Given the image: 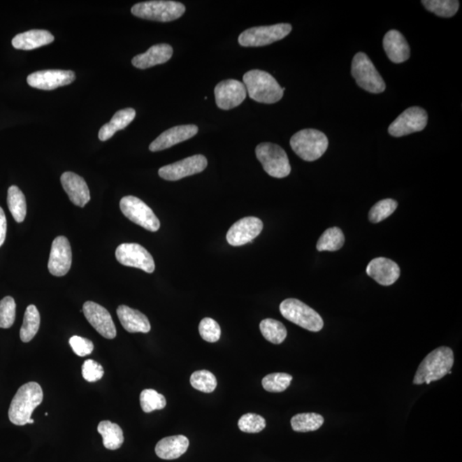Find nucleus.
I'll return each instance as SVG.
<instances>
[{
  "mask_svg": "<svg viewBox=\"0 0 462 462\" xmlns=\"http://www.w3.org/2000/svg\"><path fill=\"white\" fill-rule=\"evenodd\" d=\"M43 400V391L36 382H29L19 388L9 408V419L16 426H25L33 412Z\"/></svg>",
  "mask_w": 462,
  "mask_h": 462,
  "instance_id": "1",
  "label": "nucleus"
},
{
  "mask_svg": "<svg viewBox=\"0 0 462 462\" xmlns=\"http://www.w3.org/2000/svg\"><path fill=\"white\" fill-rule=\"evenodd\" d=\"M243 82L247 93L255 101L264 104H274L284 96V91L282 90V87L272 75L266 71L259 70L248 71L243 75Z\"/></svg>",
  "mask_w": 462,
  "mask_h": 462,
  "instance_id": "2",
  "label": "nucleus"
},
{
  "mask_svg": "<svg viewBox=\"0 0 462 462\" xmlns=\"http://www.w3.org/2000/svg\"><path fill=\"white\" fill-rule=\"evenodd\" d=\"M454 353L449 347H440L424 359L415 373L414 384H429L431 382L442 379L452 371Z\"/></svg>",
  "mask_w": 462,
  "mask_h": 462,
  "instance_id": "3",
  "label": "nucleus"
},
{
  "mask_svg": "<svg viewBox=\"0 0 462 462\" xmlns=\"http://www.w3.org/2000/svg\"><path fill=\"white\" fill-rule=\"evenodd\" d=\"M329 145L327 136L314 129L297 132L290 139L293 151L305 161L312 162L322 158Z\"/></svg>",
  "mask_w": 462,
  "mask_h": 462,
  "instance_id": "4",
  "label": "nucleus"
},
{
  "mask_svg": "<svg viewBox=\"0 0 462 462\" xmlns=\"http://www.w3.org/2000/svg\"><path fill=\"white\" fill-rule=\"evenodd\" d=\"M185 10L180 2L154 0L136 3L132 7L131 13L141 19L166 22L177 20L185 14Z\"/></svg>",
  "mask_w": 462,
  "mask_h": 462,
  "instance_id": "5",
  "label": "nucleus"
},
{
  "mask_svg": "<svg viewBox=\"0 0 462 462\" xmlns=\"http://www.w3.org/2000/svg\"><path fill=\"white\" fill-rule=\"evenodd\" d=\"M280 312L289 322L312 332L322 331L324 322L318 312L297 299H286L280 304Z\"/></svg>",
  "mask_w": 462,
  "mask_h": 462,
  "instance_id": "6",
  "label": "nucleus"
},
{
  "mask_svg": "<svg viewBox=\"0 0 462 462\" xmlns=\"http://www.w3.org/2000/svg\"><path fill=\"white\" fill-rule=\"evenodd\" d=\"M351 73L359 86L372 94H380L387 89L383 78L364 52L355 55Z\"/></svg>",
  "mask_w": 462,
  "mask_h": 462,
  "instance_id": "7",
  "label": "nucleus"
},
{
  "mask_svg": "<svg viewBox=\"0 0 462 462\" xmlns=\"http://www.w3.org/2000/svg\"><path fill=\"white\" fill-rule=\"evenodd\" d=\"M256 157L270 177L284 178L288 177L291 166L286 152L277 144L264 143L256 147Z\"/></svg>",
  "mask_w": 462,
  "mask_h": 462,
  "instance_id": "8",
  "label": "nucleus"
},
{
  "mask_svg": "<svg viewBox=\"0 0 462 462\" xmlns=\"http://www.w3.org/2000/svg\"><path fill=\"white\" fill-rule=\"evenodd\" d=\"M291 30L292 26L289 24L254 27L240 34L238 42L245 48L264 47L284 39Z\"/></svg>",
  "mask_w": 462,
  "mask_h": 462,
  "instance_id": "9",
  "label": "nucleus"
},
{
  "mask_svg": "<svg viewBox=\"0 0 462 462\" xmlns=\"http://www.w3.org/2000/svg\"><path fill=\"white\" fill-rule=\"evenodd\" d=\"M120 209L124 215L133 223L145 230L156 232L160 228L157 217L146 203L135 196H125L120 201Z\"/></svg>",
  "mask_w": 462,
  "mask_h": 462,
  "instance_id": "10",
  "label": "nucleus"
},
{
  "mask_svg": "<svg viewBox=\"0 0 462 462\" xmlns=\"http://www.w3.org/2000/svg\"><path fill=\"white\" fill-rule=\"evenodd\" d=\"M428 122V115L425 110L414 106L404 110L400 115L389 125V133L394 137H402L425 129Z\"/></svg>",
  "mask_w": 462,
  "mask_h": 462,
  "instance_id": "11",
  "label": "nucleus"
},
{
  "mask_svg": "<svg viewBox=\"0 0 462 462\" xmlns=\"http://www.w3.org/2000/svg\"><path fill=\"white\" fill-rule=\"evenodd\" d=\"M116 258L120 264L135 267L147 273L155 270L154 258L149 252L137 243H123L116 250Z\"/></svg>",
  "mask_w": 462,
  "mask_h": 462,
  "instance_id": "12",
  "label": "nucleus"
},
{
  "mask_svg": "<svg viewBox=\"0 0 462 462\" xmlns=\"http://www.w3.org/2000/svg\"><path fill=\"white\" fill-rule=\"evenodd\" d=\"M207 166V158L197 154L160 168L159 175L167 181H178L189 175L202 173Z\"/></svg>",
  "mask_w": 462,
  "mask_h": 462,
  "instance_id": "13",
  "label": "nucleus"
},
{
  "mask_svg": "<svg viewBox=\"0 0 462 462\" xmlns=\"http://www.w3.org/2000/svg\"><path fill=\"white\" fill-rule=\"evenodd\" d=\"M215 94L216 104L220 109L231 110L245 101L247 89L245 85L238 80H225L217 84Z\"/></svg>",
  "mask_w": 462,
  "mask_h": 462,
  "instance_id": "14",
  "label": "nucleus"
},
{
  "mask_svg": "<svg viewBox=\"0 0 462 462\" xmlns=\"http://www.w3.org/2000/svg\"><path fill=\"white\" fill-rule=\"evenodd\" d=\"M82 312L87 322L102 337L106 339L116 338L115 324L113 323L110 312L105 308L94 301H87L83 305Z\"/></svg>",
  "mask_w": 462,
  "mask_h": 462,
  "instance_id": "15",
  "label": "nucleus"
},
{
  "mask_svg": "<svg viewBox=\"0 0 462 462\" xmlns=\"http://www.w3.org/2000/svg\"><path fill=\"white\" fill-rule=\"evenodd\" d=\"M75 75L71 71L47 70L34 72L27 82L30 87L42 90H53L68 85L75 81Z\"/></svg>",
  "mask_w": 462,
  "mask_h": 462,
  "instance_id": "16",
  "label": "nucleus"
},
{
  "mask_svg": "<svg viewBox=\"0 0 462 462\" xmlns=\"http://www.w3.org/2000/svg\"><path fill=\"white\" fill-rule=\"evenodd\" d=\"M263 222L258 217H247L232 225L226 236L230 245L239 247L252 242L261 234Z\"/></svg>",
  "mask_w": 462,
  "mask_h": 462,
  "instance_id": "17",
  "label": "nucleus"
},
{
  "mask_svg": "<svg viewBox=\"0 0 462 462\" xmlns=\"http://www.w3.org/2000/svg\"><path fill=\"white\" fill-rule=\"evenodd\" d=\"M72 251L70 242L64 236H58L53 240L48 261L49 273L56 277H63L70 270Z\"/></svg>",
  "mask_w": 462,
  "mask_h": 462,
  "instance_id": "18",
  "label": "nucleus"
},
{
  "mask_svg": "<svg viewBox=\"0 0 462 462\" xmlns=\"http://www.w3.org/2000/svg\"><path fill=\"white\" fill-rule=\"evenodd\" d=\"M198 129L196 125H179L168 129L163 132L149 146V150L159 152L170 148L178 143H182L192 138L198 133Z\"/></svg>",
  "mask_w": 462,
  "mask_h": 462,
  "instance_id": "19",
  "label": "nucleus"
},
{
  "mask_svg": "<svg viewBox=\"0 0 462 462\" xmlns=\"http://www.w3.org/2000/svg\"><path fill=\"white\" fill-rule=\"evenodd\" d=\"M366 273L380 284L389 286L398 280L400 270L398 265L391 259L380 257L370 261Z\"/></svg>",
  "mask_w": 462,
  "mask_h": 462,
  "instance_id": "20",
  "label": "nucleus"
},
{
  "mask_svg": "<svg viewBox=\"0 0 462 462\" xmlns=\"http://www.w3.org/2000/svg\"><path fill=\"white\" fill-rule=\"evenodd\" d=\"M60 180L72 203L80 208L89 203L91 198L89 189L82 177L68 171L61 175Z\"/></svg>",
  "mask_w": 462,
  "mask_h": 462,
  "instance_id": "21",
  "label": "nucleus"
},
{
  "mask_svg": "<svg viewBox=\"0 0 462 462\" xmlns=\"http://www.w3.org/2000/svg\"><path fill=\"white\" fill-rule=\"evenodd\" d=\"M385 52L389 60L395 64L406 62L410 57V48L403 34L397 30H389L383 41Z\"/></svg>",
  "mask_w": 462,
  "mask_h": 462,
  "instance_id": "22",
  "label": "nucleus"
},
{
  "mask_svg": "<svg viewBox=\"0 0 462 462\" xmlns=\"http://www.w3.org/2000/svg\"><path fill=\"white\" fill-rule=\"evenodd\" d=\"M173 55V48L168 44L152 45L143 55H139L132 59L133 66L145 70L168 62Z\"/></svg>",
  "mask_w": 462,
  "mask_h": 462,
  "instance_id": "23",
  "label": "nucleus"
},
{
  "mask_svg": "<svg viewBox=\"0 0 462 462\" xmlns=\"http://www.w3.org/2000/svg\"><path fill=\"white\" fill-rule=\"evenodd\" d=\"M117 315L122 326L131 333H148L151 331V324L147 316L136 309L122 305L118 307Z\"/></svg>",
  "mask_w": 462,
  "mask_h": 462,
  "instance_id": "24",
  "label": "nucleus"
},
{
  "mask_svg": "<svg viewBox=\"0 0 462 462\" xmlns=\"http://www.w3.org/2000/svg\"><path fill=\"white\" fill-rule=\"evenodd\" d=\"M189 441L182 435L161 439L155 447L156 454L163 460H175L188 450Z\"/></svg>",
  "mask_w": 462,
  "mask_h": 462,
  "instance_id": "25",
  "label": "nucleus"
},
{
  "mask_svg": "<svg viewBox=\"0 0 462 462\" xmlns=\"http://www.w3.org/2000/svg\"><path fill=\"white\" fill-rule=\"evenodd\" d=\"M55 41V36L48 30L34 29L19 34L13 40L15 48L30 51L47 45Z\"/></svg>",
  "mask_w": 462,
  "mask_h": 462,
  "instance_id": "26",
  "label": "nucleus"
},
{
  "mask_svg": "<svg viewBox=\"0 0 462 462\" xmlns=\"http://www.w3.org/2000/svg\"><path fill=\"white\" fill-rule=\"evenodd\" d=\"M136 115V110L133 108L118 110L108 124L102 126L99 131V139L106 141L112 138L117 131L127 127L135 120Z\"/></svg>",
  "mask_w": 462,
  "mask_h": 462,
  "instance_id": "27",
  "label": "nucleus"
},
{
  "mask_svg": "<svg viewBox=\"0 0 462 462\" xmlns=\"http://www.w3.org/2000/svg\"><path fill=\"white\" fill-rule=\"evenodd\" d=\"M98 433L102 436L106 449L116 450L124 444L123 430L117 424L109 421H101L98 426Z\"/></svg>",
  "mask_w": 462,
  "mask_h": 462,
  "instance_id": "28",
  "label": "nucleus"
},
{
  "mask_svg": "<svg viewBox=\"0 0 462 462\" xmlns=\"http://www.w3.org/2000/svg\"><path fill=\"white\" fill-rule=\"evenodd\" d=\"M41 324L40 312L36 305H29L27 308L24 323L20 330V338L24 342H29L36 337Z\"/></svg>",
  "mask_w": 462,
  "mask_h": 462,
  "instance_id": "29",
  "label": "nucleus"
},
{
  "mask_svg": "<svg viewBox=\"0 0 462 462\" xmlns=\"http://www.w3.org/2000/svg\"><path fill=\"white\" fill-rule=\"evenodd\" d=\"M7 203L11 215L17 223L24 222L27 213L26 198L24 193L17 186H11L8 189Z\"/></svg>",
  "mask_w": 462,
  "mask_h": 462,
  "instance_id": "30",
  "label": "nucleus"
},
{
  "mask_svg": "<svg viewBox=\"0 0 462 462\" xmlns=\"http://www.w3.org/2000/svg\"><path fill=\"white\" fill-rule=\"evenodd\" d=\"M263 337L267 341L274 343V345H280L287 338V330H286L284 324L277 322L276 319H266L262 320L259 324Z\"/></svg>",
  "mask_w": 462,
  "mask_h": 462,
  "instance_id": "31",
  "label": "nucleus"
},
{
  "mask_svg": "<svg viewBox=\"0 0 462 462\" xmlns=\"http://www.w3.org/2000/svg\"><path fill=\"white\" fill-rule=\"evenodd\" d=\"M322 415L316 413L298 414L291 419L292 429L297 433L315 431L323 426Z\"/></svg>",
  "mask_w": 462,
  "mask_h": 462,
  "instance_id": "32",
  "label": "nucleus"
},
{
  "mask_svg": "<svg viewBox=\"0 0 462 462\" xmlns=\"http://www.w3.org/2000/svg\"><path fill=\"white\" fill-rule=\"evenodd\" d=\"M345 242V235L341 229L338 227L327 229L320 236L318 243H317V250L320 252L338 251L341 250Z\"/></svg>",
  "mask_w": 462,
  "mask_h": 462,
  "instance_id": "33",
  "label": "nucleus"
},
{
  "mask_svg": "<svg viewBox=\"0 0 462 462\" xmlns=\"http://www.w3.org/2000/svg\"><path fill=\"white\" fill-rule=\"evenodd\" d=\"M423 6L431 13L441 17H452L459 10L457 0H423Z\"/></svg>",
  "mask_w": 462,
  "mask_h": 462,
  "instance_id": "34",
  "label": "nucleus"
},
{
  "mask_svg": "<svg viewBox=\"0 0 462 462\" xmlns=\"http://www.w3.org/2000/svg\"><path fill=\"white\" fill-rule=\"evenodd\" d=\"M140 403L145 413L161 410L166 406V397L152 389H144L140 393Z\"/></svg>",
  "mask_w": 462,
  "mask_h": 462,
  "instance_id": "35",
  "label": "nucleus"
},
{
  "mask_svg": "<svg viewBox=\"0 0 462 462\" xmlns=\"http://www.w3.org/2000/svg\"><path fill=\"white\" fill-rule=\"evenodd\" d=\"M190 384L197 391L212 393L215 391L217 382L215 374L208 370H201V371L194 372L191 375Z\"/></svg>",
  "mask_w": 462,
  "mask_h": 462,
  "instance_id": "36",
  "label": "nucleus"
},
{
  "mask_svg": "<svg viewBox=\"0 0 462 462\" xmlns=\"http://www.w3.org/2000/svg\"><path fill=\"white\" fill-rule=\"evenodd\" d=\"M293 377L288 373L268 374L262 380V387L266 391L280 393L286 391L291 384Z\"/></svg>",
  "mask_w": 462,
  "mask_h": 462,
  "instance_id": "37",
  "label": "nucleus"
},
{
  "mask_svg": "<svg viewBox=\"0 0 462 462\" xmlns=\"http://www.w3.org/2000/svg\"><path fill=\"white\" fill-rule=\"evenodd\" d=\"M397 202L392 198H385L377 202L369 212V220L372 223L377 224L391 216L397 208Z\"/></svg>",
  "mask_w": 462,
  "mask_h": 462,
  "instance_id": "38",
  "label": "nucleus"
},
{
  "mask_svg": "<svg viewBox=\"0 0 462 462\" xmlns=\"http://www.w3.org/2000/svg\"><path fill=\"white\" fill-rule=\"evenodd\" d=\"M16 303L13 297L6 296L0 301V328L8 329L16 319Z\"/></svg>",
  "mask_w": 462,
  "mask_h": 462,
  "instance_id": "39",
  "label": "nucleus"
},
{
  "mask_svg": "<svg viewBox=\"0 0 462 462\" xmlns=\"http://www.w3.org/2000/svg\"><path fill=\"white\" fill-rule=\"evenodd\" d=\"M266 419L262 416L256 414H244L238 421L239 429L246 433H261L266 428Z\"/></svg>",
  "mask_w": 462,
  "mask_h": 462,
  "instance_id": "40",
  "label": "nucleus"
},
{
  "mask_svg": "<svg viewBox=\"0 0 462 462\" xmlns=\"http://www.w3.org/2000/svg\"><path fill=\"white\" fill-rule=\"evenodd\" d=\"M201 337L205 342H216L221 337V328L219 324L211 318H205L201 320L198 326Z\"/></svg>",
  "mask_w": 462,
  "mask_h": 462,
  "instance_id": "41",
  "label": "nucleus"
},
{
  "mask_svg": "<svg viewBox=\"0 0 462 462\" xmlns=\"http://www.w3.org/2000/svg\"><path fill=\"white\" fill-rule=\"evenodd\" d=\"M83 379L89 383L101 380L104 376V369L101 364L93 360H87L82 368Z\"/></svg>",
  "mask_w": 462,
  "mask_h": 462,
  "instance_id": "42",
  "label": "nucleus"
},
{
  "mask_svg": "<svg viewBox=\"0 0 462 462\" xmlns=\"http://www.w3.org/2000/svg\"><path fill=\"white\" fill-rule=\"evenodd\" d=\"M70 345L74 353L80 357L87 356L93 353L94 343L89 339L74 335L70 339Z\"/></svg>",
  "mask_w": 462,
  "mask_h": 462,
  "instance_id": "43",
  "label": "nucleus"
},
{
  "mask_svg": "<svg viewBox=\"0 0 462 462\" xmlns=\"http://www.w3.org/2000/svg\"><path fill=\"white\" fill-rule=\"evenodd\" d=\"M7 231V220L3 210L0 208V247L5 243Z\"/></svg>",
  "mask_w": 462,
  "mask_h": 462,
  "instance_id": "44",
  "label": "nucleus"
}]
</instances>
